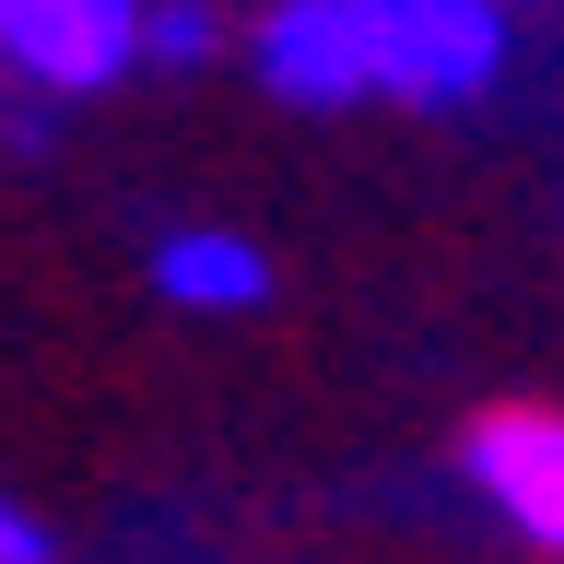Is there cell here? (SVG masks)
Here are the masks:
<instances>
[{
    "instance_id": "277c9868",
    "label": "cell",
    "mask_w": 564,
    "mask_h": 564,
    "mask_svg": "<svg viewBox=\"0 0 564 564\" xmlns=\"http://www.w3.org/2000/svg\"><path fill=\"white\" fill-rule=\"evenodd\" d=\"M153 282H165V306H200V317H247L259 294H271V259H259L247 236H224V224H188V236H165Z\"/></svg>"
},
{
    "instance_id": "3957f363",
    "label": "cell",
    "mask_w": 564,
    "mask_h": 564,
    "mask_svg": "<svg viewBox=\"0 0 564 564\" xmlns=\"http://www.w3.org/2000/svg\"><path fill=\"white\" fill-rule=\"evenodd\" d=\"M458 458H470V482L494 494V518L518 541L564 553V412H494V423H470Z\"/></svg>"
},
{
    "instance_id": "8992f818",
    "label": "cell",
    "mask_w": 564,
    "mask_h": 564,
    "mask_svg": "<svg viewBox=\"0 0 564 564\" xmlns=\"http://www.w3.org/2000/svg\"><path fill=\"white\" fill-rule=\"evenodd\" d=\"M0 564H47V529H35L12 494H0Z\"/></svg>"
},
{
    "instance_id": "5b68a950",
    "label": "cell",
    "mask_w": 564,
    "mask_h": 564,
    "mask_svg": "<svg viewBox=\"0 0 564 564\" xmlns=\"http://www.w3.org/2000/svg\"><path fill=\"white\" fill-rule=\"evenodd\" d=\"M141 59H212V12L200 0H141Z\"/></svg>"
},
{
    "instance_id": "7a4b0ae2",
    "label": "cell",
    "mask_w": 564,
    "mask_h": 564,
    "mask_svg": "<svg viewBox=\"0 0 564 564\" xmlns=\"http://www.w3.org/2000/svg\"><path fill=\"white\" fill-rule=\"evenodd\" d=\"M141 59V0H0V70L47 95H106Z\"/></svg>"
},
{
    "instance_id": "6da1fadb",
    "label": "cell",
    "mask_w": 564,
    "mask_h": 564,
    "mask_svg": "<svg viewBox=\"0 0 564 564\" xmlns=\"http://www.w3.org/2000/svg\"><path fill=\"white\" fill-rule=\"evenodd\" d=\"M506 70V12L494 0H282L259 24V83L282 106H470Z\"/></svg>"
}]
</instances>
